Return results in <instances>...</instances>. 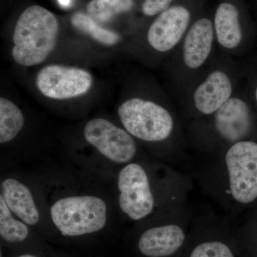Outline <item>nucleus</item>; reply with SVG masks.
Here are the masks:
<instances>
[{"mask_svg":"<svg viewBox=\"0 0 257 257\" xmlns=\"http://www.w3.org/2000/svg\"><path fill=\"white\" fill-rule=\"evenodd\" d=\"M59 23L55 15L33 5L19 18L13 34V59L25 67L41 64L55 50Z\"/></svg>","mask_w":257,"mask_h":257,"instance_id":"obj_1","label":"nucleus"},{"mask_svg":"<svg viewBox=\"0 0 257 257\" xmlns=\"http://www.w3.org/2000/svg\"><path fill=\"white\" fill-rule=\"evenodd\" d=\"M51 217L63 236H78L97 232L106 222L105 202L93 196H75L56 202Z\"/></svg>","mask_w":257,"mask_h":257,"instance_id":"obj_2","label":"nucleus"},{"mask_svg":"<svg viewBox=\"0 0 257 257\" xmlns=\"http://www.w3.org/2000/svg\"><path fill=\"white\" fill-rule=\"evenodd\" d=\"M118 114L125 130L143 141H163L173 130L170 113L153 101L139 98L128 99L119 106Z\"/></svg>","mask_w":257,"mask_h":257,"instance_id":"obj_3","label":"nucleus"},{"mask_svg":"<svg viewBox=\"0 0 257 257\" xmlns=\"http://www.w3.org/2000/svg\"><path fill=\"white\" fill-rule=\"evenodd\" d=\"M227 171L231 197L239 204H247L257 199V144L241 141L233 144L226 152Z\"/></svg>","mask_w":257,"mask_h":257,"instance_id":"obj_4","label":"nucleus"},{"mask_svg":"<svg viewBox=\"0 0 257 257\" xmlns=\"http://www.w3.org/2000/svg\"><path fill=\"white\" fill-rule=\"evenodd\" d=\"M121 211L133 219L138 221L150 215L155 207V199L150 181L142 166L131 163L125 166L118 177Z\"/></svg>","mask_w":257,"mask_h":257,"instance_id":"obj_5","label":"nucleus"},{"mask_svg":"<svg viewBox=\"0 0 257 257\" xmlns=\"http://www.w3.org/2000/svg\"><path fill=\"white\" fill-rule=\"evenodd\" d=\"M92 75L84 69L51 64L37 74V87L50 99H67L85 94L92 84Z\"/></svg>","mask_w":257,"mask_h":257,"instance_id":"obj_6","label":"nucleus"},{"mask_svg":"<svg viewBox=\"0 0 257 257\" xmlns=\"http://www.w3.org/2000/svg\"><path fill=\"white\" fill-rule=\"evenodd\" d=\"M84 135L88 143L115 163H127L136 154L131 135L108 120L96 118L88 121Z\"/></svg>","mask_w":257,"mask_h":257,"instance_id":"obj_7","label":"nucleus"},{"mask_svg":"<svg viewBox=\"0 0 257 257\" xmlns=\"http://www.w3.org/2000/svg\"><path fill=\"white\" fill-rule=\"evenodd\" d=\"M190 15L183 7L176 6L162 12L152 24L147 34L149 43L159 52L172 50L183 36Z\"/></svg>","mask_w":257,"mask_h":257,"instance_id":"obj_8","label":"nucleus"},{"mask_svg":"<svg viewBox=\"0 0 257 257\" xmlns=\"http://www.w3.org/2000/svg\"><path fill=\"white\" fill-rule=\"evenodd\" d=\"M187 240V233L180 225H160L144 231L138 247L145 257H172L183 248Z\"/></svg>","mask_w":257,"mask_h":257,"instance_id":"obj_9","label":"nucleus"},{"mask_svg":"<svg viewBox=\"0 0 257 257\" xmlns=\"http://www.w3.org/2000/svg\"><path fill=\"white\" fill-rule=\"evenodd\" d=\"M217 133L229 143L243 141L251 128V115L247 104L238 98H230L215 112Z\"/></svg>","mask_w":257,"mask_h":257,"instance_id":"obj_10","label":"nucleus"},{"mask_svg":"<svg viewBox=\"0 0 257 257\" xmlns=\"http://www.w3.org/2000/svg\"><path fill=\"white\" fill-rule=\"evenodd\" d=\"M232 86L229 77L220 71H215L196 89L194 101L197 110L204 114L215 113L229 99Z\"/></svg>","mask_w":257,"mask_h":257,"instance_id":"obj_11","label":"nucleus"},{"mask_svg":"<svg viewBox=\"0 0 257 257\" xmlns=\"http://www.w3.org/2000/svg\"><path fill=\"white\" fill-rule=\"evenodd\" d=\"M213 38L210 20L202 18L194 24L184 44V60L187 67L197 69L204 64L210 54Z\"/></svg>","mask_w":257,"mask_h":257,"instance_id":"obj_12","label":"nucleus"},{"mask_svg":"<svg viewBox=\"0 0 257 257\" xmlns=\"http://www.w3.org/2000/svg\"><path fill=\"white\" fill-rule=\"evenodd\" d=\"M2 194L10 211L26 224L33 226L40 221V214L30 189L14 179L1 184Z\"/></svg>","mask_w":257,"mask_h":257,"instance_id":"obj_13","label":"nucleus"},{"mask_svg":"<svg viewBox=\"0 0 257 257\" xmlns=\"http://www.w3.org/2000/svg\"><path fill=\"white\" fill-rule=\"evenodd\" d=\"M214 25L218 41L223 47L234 49L242 38L239 21V13L234 5L222 3L216 12Z\"/></svg>","mask_w":257,"mask_h":257,"instance_id":"obj_14","label":"nucleus"},{"mask_svg":"<svg viewBox=\"0 0 257 257\" xmlns=\"http://www.w3.org/2000/svg\"><path fill=\"white\" fill-rule=\"evenodd\" d=\"M25 124L20 108L13 101L0 98V143H7L16 138Z\"/></svg>","mask_w":257,"mask_h":257,"instance_id":"obj_15","label":"nucleus"},{"mask_svg":"<svg viewBox=\"0 0 257 257\" xmlns=\"http://www.w3.org/2000/svg\"><path fill=\"white\" fill-rule=\"evenodd\" d=\"M26 224L14 219L3 196H0V236L6 242H23L28 237Z\"/></svg>","mask_w":257,"mask_h":257,"instance_id":"obj_16","label":"nucleus"},{"mask_svg":"<svg viewBox=\"0 0 257 257\" xmlns=\"http://www.w3.org/2000/svg\"><path fill=\"white\" fill-rule=\"evenodd\" d=\"M71 23L78 31L89 35L102 45L112 46L119 41L120 37L117 34L103 28L90 16L76 13L72 16Z\"/></svg>","mask_w":257,"mask_h":257,"instance_id":"obj_17","label":"nucleus"},{"mask_svg":"<svg viewBox=\"0 0 257 257\" xmlns=\"http://www.w3.org/2000/svg\"><path fill=\"white\" fill-rule=\"evenodd\" d=\"M133 4V0H92L87 5V10L95 21L105 23L115 15L131 10Z\"/></svg>","mask_w":257,"mask_h":257,"instance_id":"obj_18","label":"nucleus"},{"mask_svg":"<svg viewBox=\"0 0 257 257\" xmlns=\"http://www.w3.org/2000/svg\"><path fill=\"white\" fill-rule=\"evenodd\" d=\"M187 257H236L234 248L226 240L207 237L193 245Z\"/></svg>","mask_w":257,"mask_h":257,"instance_id":"obj_19","label":"nucleus"},{"mask_svg":"<svg viewBox=\"0 0 257 257\" xmlns=\"http://www.w3.org/2000/svg\"><path fill=\"white\" fill-rule=\"evenodd\" d=\"M172 1V0H145L143 8L144 14L147 16H154L162 13L169 9Z\"/></svg>","mask_w":257,"mask_h":257,"instance_id":"obj_20","label":"nucleus"},{"mask_svg":"<svg viewBox=\"0 0 257 257\" xmlns=\"http://www.w3.org/2000/svg\"><path fill=\"white\" fill-rule=\"evenodd\" d=\"M58 1L61 6L64 8H68L71 4V0H58Z\"/></svg>","mask_w":257,"mask_h":257,"instance_id":"obj_21","label":"nucleus"},{"mask_svg":"<svg viewBox=\"0 0 257 257\" xmlns=\"http://www.w3.org/2000/svg\"><path fill=\"white\" fill-rule=\"evenodd\" d=\"M18 257H37V256H35V255L29 254V253H26V254L20 255V256H19Z\"/></svg>","mask_w":257,"mask_h":257,"instance_id":"obj_22","label":"nucleus"},{"mask_svg":"<svg viewBox=\"0 0 257 257\" xmlns=\"http://www.w3.org/2000/svg\"><path fill=\"white\" fill-rule=\"evenodd\" d=\"M256 101H257V88H256Z\"/></svg>","mask_w":257,"mask_h":257,"instance_id":"obj_23","label":"nucleus"}]
</instances>
